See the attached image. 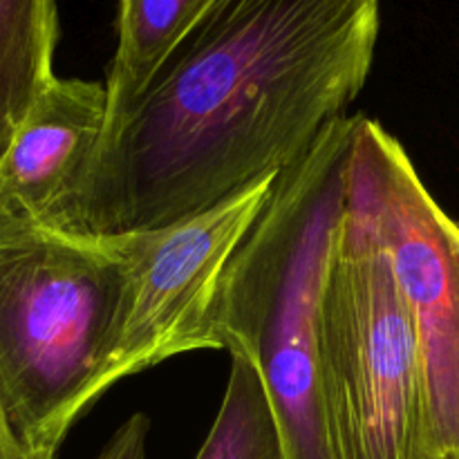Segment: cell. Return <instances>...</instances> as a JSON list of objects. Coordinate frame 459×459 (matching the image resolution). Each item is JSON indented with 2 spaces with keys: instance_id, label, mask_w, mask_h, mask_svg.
<instances>
[{
  "instance_id": "cell-1",
  "label": "cell",
  "mask_w": 459,
  "mask_h": 459,
  "mask_svg": "<svg viewBox=\"0 0 459 459\" xmlns=\"http://www.w3.org/2000/svg\"><path fill=\"white\" fill-rule=\"evenodd\" d=\"M379 27L381 0H213L48 227L151 231L290 169L359 97Z\"/></svg>"
},
{
  "instance_id": "cell-2",
  "label": "cell",
  "mask_w": 459,
  "mask_h": 459,
  "mask_svg": "<svg viewBox=\"0 0 459 459\" xmlns=\"http://www.w3.org/2000/svg\"><path fill=\"white\" fill-rule=\"evenodd\" d=\"M361 115L332 121L307 155L281 170L215 291L220 348L258 372L285 459H341L323 385L318 299L339 231Z\"/></svg>"
},
{
  "instance_id": "cell-3",
  "label": "cell",
  "mask_w": 459,
  "mask_h": 459,
  "mask_svg": "<svg viewBox=\"0 0 459 459\" xmlns=\"http://www.w3.org/2000/svg\"><path fill=\"white\" fill-rule=\"evenodd\" d=\"M128 281L117 236L0 215V408L34 459H54L94 406Z\"/></svg>"
},
{
  "instance_id": "cell-4",
  "label": "cell",
  "mask_w": 459,
  "mask_h": 459,
  "mask_svg": "<svg viewBox=\"0 0 459 459\" xmlns=\"http://www.w3.org/2000/svg\"><path fill=\"white\" fill-rule=\"evenodd\" d=\"M323 385L341 459H429L415 323L350 152L345 206L318 299Z\"/></svg>"
},
{
  "instance_id": "cell-5",
  "label": "cell",
  "mask_w": 459,
  "mask_h": 459,
  "mask_svg": "<svg viewBox=\"0 0 459 459\" xmlns=\"http://www.w3.org/2000/svg\"><path fill=\"white\" fill-rule=\"evenodd\" d=\"M352 155L415 323L426 390V455L459 459V224L437 204L411 155L361 115Z\"/></svg>"
},
{
  "instance_id": "cell-6",
  "label": "cell",
  "mask_w": 459,
  "mask_h": 459,
  "mask_svg": "<svg viewBox=\"0 0 459 459\" xmlns=\"http://www.w3.org/2000/svg\"><path fill=\"white\" fill-rule=\"evenodd\" d=\"M276 175L169 227L117 236L128 281L94 402L117 381L179 354L220 350L211 327L215 291L233 251L263 213Z\"/></svg>"
},
{
  "instance_id": "cell-7",
  "label": "cell",
  "mask_w": 459,
  "mask_h": 459,
  "mask_svg": "<svg viewBox=\"0 0 459 459\" xmlns=\"http://www.w3.org/2000/svg\"><path fill=\"white\" fill-rule=\"evenodd\" d=\"M106 85L54 76L0 157V215L48 227L101 142Z\"/></svg>"
},
{
  "instance_id": "cell-8",
  "label": "cell",
  "mask_w": 459,
  "mask_h": 459,
  "mask_svg": "<svg viewBox=\"0 0 459 459\" xmlns=\"http://www.w3.org/2000/svg\"><path fill=\"white\" fill-rule=\"evenodd\" d=\"M213 0H117V48L106 76V128L121 119L157 67ZM103 128V130H106Z\"/></svg>"
},
{
  "instance_id": "cell-9",
  "label": "cell",
  "mask_w": 459,
  "mask_h": 459,
  "mask_svg": "<svg viewBox=\"0 0 459 459\" xmlns=\"http://www.w3.org/2000/svg\"><path fill=\"white\" fill-rule=\"evenodd\" d=\"M56 0H0V157L54 79Z\"/></svg>"
},
{
  "instance_id": "cell-10",
  "label": "cell",
  "mask_w": 459,
  "mask_h": 459,
  "mask_svg": "<svg viewBox=\"0 0 459 459\" xmlns=\"http://www.w3.org/2000/svg\"><path fill=\"white\" fill-rule=\"evenodd\" d=\"M195 459H285L263 381L240 354H231L218 417Z\"/></svg>"
},
{
  "instance_id": "cell-11",
  "label": "cell",
  "mask_w": 459,
  "mask_h": 459,
  "mask_svg": "<svg viewBox=\"0 0 459 459\" xmlns=\"http://www.w3.org/2000/svg\"><path fill=\"white\" fill-rule=\"evenodd\" d=\"M148 433H151V420L143 412H134L115 430V435L94 459H148Z\"/></svg>"
},
{
  "instance_id": "cell-12",
  "label": "cell",
  "mask_w": 459,
  "mask_h": 459,
  "mask_svg": "<svg viewBox=\"0 0 459 459\" xmlns=\"http://www.w3.org/2000/svg\"><path fill=\"white\" fill-rule=\"evenodd\" d=\"M0 459H34L22 448L13 430L9 429L7 420L3 415V408H0Z\"/></svg>"
}]
</instances>
